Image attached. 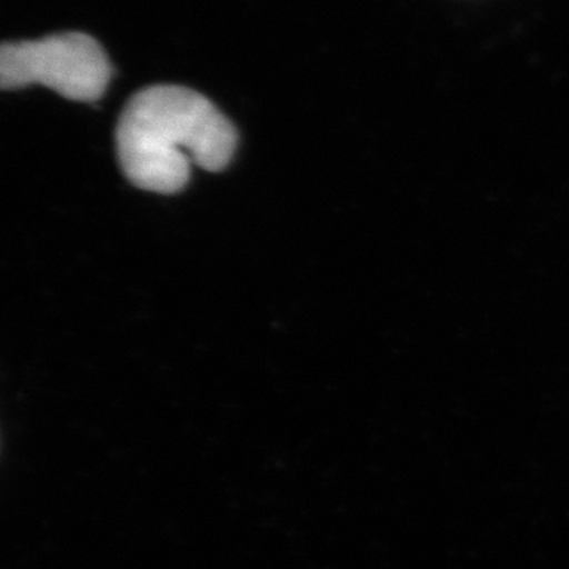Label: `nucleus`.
<instances>
[{
	"label": "nucleus",
	"mask_w": 569,
	"mask_h": 569,
	"mask_svg": "<svg viewBox=\"0 0 569 569\" xmlns=\"http://www.w3.org/2000/svg\"><path fill=\"white\" fill-rule=\"evenodd\" d=\"M119 162L138 189L173 194L192 167L219 173L230 164L238 132L222 111L193 89L157 84L134 93L116 129Z\"/></svg>",
	"instance_id": "1"
},
{
	"label": "nucleus",
	"mask_w": 569,
	"mask_h": 569,
	"mask_svg": "<svg viewBox=\"0 0 569 569\" xmlns=\"http://www.w3.org/2000/svg\"><path fill=\"white\" fill-rule=\"evenodd\" d=\"M112 69L102 44L82 32L33 41H6L0 48V86L6 91L41 84L73 102H97Z\"/></svg>",
	"instance_id": "2"
}]
</instances>
